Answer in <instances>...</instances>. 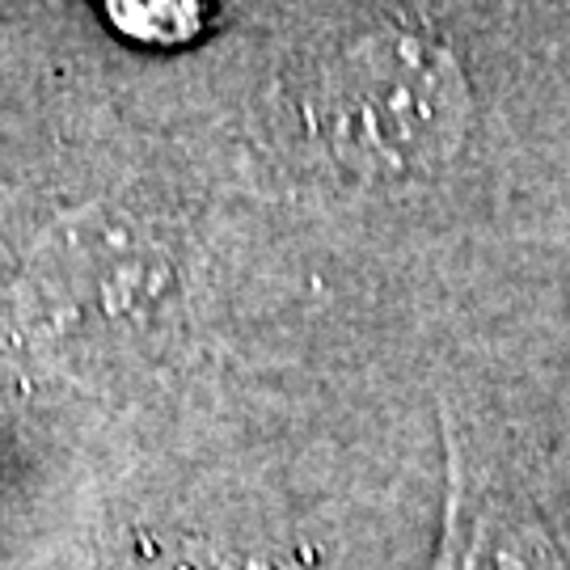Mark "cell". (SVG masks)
Listing matches in <instances>:
<instances>
[{"label": "cell", "instance_id": "7a4b0ae2", "mask_svg": "<svg viewBox=\"0 0 570 570\" xmlns=\"http://www.w3.org/2000/svg\"><path fill=\"white\" fill-rule=\"evenodd\" d=\"M35 287L63 334L140 330L169 287V266L119 220H77L35 266Z\"/></svg>", "mask_w": 570, "mask_h": 570}, {"label": "cell", "instance_id": "3957f363", "mask_svg": "<svg viewBox=\"0 0 570 570\" xmlns=\"http://www.w3.org/2000/svg\"><path fill=\"white\" fill-rule=\"evenodd\" d=\"M444 452H449V499H444L440 570H567L546 520L494 469L469 456L449 419H444Z\"/></svg>", "mask_w": 570, "mask_h": 570}, {"label": "cell", "instance_id": "6da1fadb", "mask_svg": "<svg viewBox=\"0 0 570 570\" xmlns=\"http://www.w3.org/2000/svg\"><path fill=\"white\" fill-rule=\"evenodd\" d=\"M287 94L322 161L367 183H410L444 169L473 110L461 63L406 30L330 47L296 72Z\"/></svg>", "mask_w": 570, "mask_h": 570}]
</instances>
